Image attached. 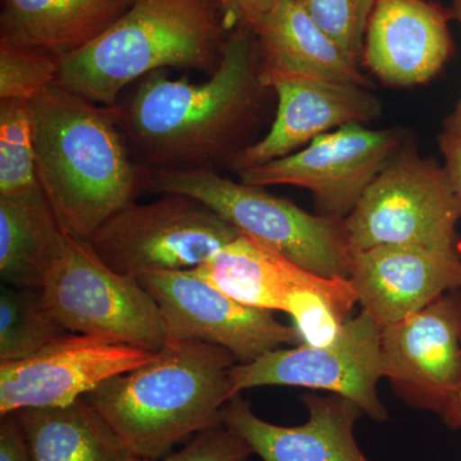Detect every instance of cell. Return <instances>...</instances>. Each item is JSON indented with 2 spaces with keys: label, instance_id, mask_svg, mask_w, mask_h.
Wrapping results in <instances>:
<instances>
[{
  "label": "cell",
  "instance_id": "obj_29",
  "mask_svg": "<svg viewBox=\"0 0 461 461\" xmlns=\"http://www.w3.org/2000/svg\"><path fill=\"white\" fill-rule=\"evenodd\" d=\"M0 461H32L23 427L14 412L0 420Z\"/></svg>",
  "mask_w": 461,
  "mask_h": 461
},
{
  "label": "cell",
  "instance_id": "obj_30",
  "mask_svg": "<svg viewBox=\"0 0 461 461\" xmlns=\"http://www.w3.org/2000/svg\"><path fill=\"white\" fill-rule=\"evenodd\" d=\"M437 142L444 158L442 166L461 202V138L444 130L437 138Z\"/></svg>",
  "mask_w": 461,
  "mask_h": 461
},
{
  "label": "cell",
  "instance_id": "obj_31",
  "mask_svg": "<svg viewBox=\"0 0 461 461\" xmlns=\"http://www.w3.org/2000/svg\"><path fill=\"white\" fill-rule=\"evenodd\" d=\"M451 14L461 27V0H451ZM446 131L455 133L461 138V96L453 113L445 120Z\"/></svg>",
  "mask_w": 461,
  "mask_h": 461
},
{
  "label": "cell",
  "instance_id": "obj_20",
  "mask_svg": "<svg viewBox=\"0 0 461 461\" xmlns=\"http://www.w3.org/2000/svg\"><path fill=\"white\" fill-rule=\"evenodd\" d=\"M251 32L262 71L371 86L359 62L330 41L297 0H286Z\"/></svg>",
  "mask_w": 461,
  "mask_h": 461
},
{
  "label": "cell",
  "instance_id": "obj_17",
  "mask_svg": "<svg viewBox=\"0 0 461 461\" xmlns=\"http://www.w3.org/2000/svg\"><path fill=\"white\" fill-rule=\"evenodd\" d=\"M451 17L430 0H377L364 42V63L390 86L429 83L453 53Z\"/></svg>",
  "mask_w": 461,
  "mask_h": 461
},
{
  "label": "cell",
  "instance_id": "obj_28",
  "mask_svg": "<svg viewBox=\"0 0 461 461\" xmlns=\"http://www.w3.org/2000/svg\"><path fill=\"white\" fill-rule=\"evenodd\" d=\"M285 2L286 0H215L230 30L238 26L253 29Z\"/></svg>",
  "mask_w": 461,
  "mask_h": 461
},
{
  "label": "cell",
  "instance_id": "obj_8",
  "mask_svg": "<svg viewBox=\"0 0 461 461\" xmlns=\"http://www.w3.org/2000/svg\"><path fill=\"white\" fill-rule=\"evenodd\" d=\"M241 233L199 200L162 194L112 214L87 240L109 268L138 280L151 272L189 271Z\"/></svg>",
  "mask_w": 461,
  "mask_h": 461
},
{
  "label": "cell",
  "instance_id": "obj_3",
  "mask_svg": "<svg viewBox=\"0 0 461 461\" xmlns=\"http://www.w3.org/2000/svg\"><path fill=\"white\" fill-rule=\"evenodd\" d=\"M235 364L221 346L168 339L150 362L109 378L84 400L135 456L160 459L189 437L222 426L224 405L235 397Z\"/></svg>",
  "mask_w": 461,
  "mask_h": 461
},
{
  "label": "cell",
  "instance_id": "obj_4",
  "mask_svg": "<svg viewBox=\"0 0 461 461\" xmlns=\"http://www.w3.org/2000/svg\"><path fill=\"white\" fill-rule=\"evenodd\" d=\"M230 30L215 0H132L84 50L58 58V86L115 107L124 87L166 68L213 75Z\"/></svg>",
  "mask_w": 461,
  "mask_h": 461
},
{
  "label": "cell",
  "instance_id": "obj_15",
  "mask_svg": "<svg viewBox=\"0 0 461 461\" xmlns=\"http://www.w3.org/2000/svg\"><path fill=\"white\" fill-rule=\"evenodd\" d=\"M262 78L277 98L275 120L260 140L230 162L235 173L290 156L339 127L371 122L382 112L377 96L357 85L280 72L262 71Z\"/></svg>",
  "mask_w": 461,
  "mask_h": 461
},
{
  "label": "cell",
  "instance_id": "obj_19",
  "mask_svg": "<svg viewBox=\"0 0 461 461\" xmlns=\"http://www.w3.org/2000/svg\"><path fill=\"white\" fill-rule=\"evenodd\" d=\"M132 0H0V42L60 58L84 50Z\"/></svg>",
  "mask_w": 461,
  "mask_h": 461
},
{
  "label": "cell",
  "instance_id": "obj_22",
  "mask_svg": "<svg viewBox=\"0 0 461 461\" xmlns=\"http://www.w3.org/2000/svg\"><path fill=\"white\" fill-rule=\"evenodd\" d=\"M66 232L41 187L0 196V276L8 286L42 288Z\"/></svg>",
  "mask_w": 461,
  "mask_h": 461
},
{
  "label": "cell",
  "instance_id": "obj_13",
  "mask_svg": "<svg viewBox=\"0 0 461 461\" xmlns=\"http://www.w3.org/2000/svg\"><path fill=\"white\" fill-rule=\"evenodd\" d=\"M154 354L113 339L68 333L25 359L0 363V417L71 405L109 378L150 362Z\"/></svg>",
  "mask_w": 461,
  "mask_h": 461
},
{
  "label": "cell",
  "instance_id": "obj_11",
  "mask_svg": "<svg viewBox=\"0 0 461 461\" xmlns=\"http://www.w3.org/2000/svg\"><path fill=\"white\" fill-rule=\"evenodd\" d=\"M400 129L348 124L318 136L302 150L236 173L251 186H295L311 191L321 214L346 218L402 147Z\"/></svg>",
  "mask_w": 461,
  "mask_h": 461
},
{
  "label": "cell",
  "instance_id": "obj_32",
  "mask_svg": "<svg viewBox=\"0 0 461 461\" xmlns=\"http://www.w3.org/2000/svg\"><path fill=\"white\" fill-rule=\"evenodd\" d=\"M445 426L453 430H461V384L455 391L450 402L441 414Z\"/></svg>",
  "mask_w": 461,
  "mask_h": 461
},
{
  "label": "cell",
  "instance_id": "obj_2",
  "mask_svg": "<svg viewBox=\"0 0 461 461\" xmlns=\"http://www.w3.org/2000/svg\"><path fill=\"white\" fill-rule=\"evenodd\" d=\"M32 109L39 185L67 235L87 241L148 191L149 171L132 157L115 107L53 85Z\"/></svg>",
  "mask_w": 461,
  "mask_h": 461
},
{
  "label": "cell",
  "instance_id": "obj_25",
  "mask_svg": "<svg viewBox=\"0 0 461 461\" xmlns=\"http://www.w3.org/2000/svg\"><path fill=\"white\" fill-rule=\"evenodd\" d=\"M377 0H297L321 32L359 62Z\"/></svg>",
  "mask_w": 461,
  "mask_h": 461
},
{
  "label": "cell",
  "instance_id": "obj_21",
  "mask_svg": "<svg viewBox=\"0 0 461 461\" xmlns=\"http://www.w3.org/2000/svg\"><path fill=\"white\" fill-rule=\"evenodd\" d=\"M14 414L32 461H130L135 456L102 412L84 399Z\"/></svg>",
  "mask_w": 461,
  "mask_h": 461
},
{
  "label": "cell",
  "instance_id": "obj_6",
  "mask_svg": "<svg viewBox=\"0 0 461 461\" xmlns=\"http://www.w3.org/2000/svg\"><path fill=\"white\" fill-rule=\"evenodd\" d=\"M191 271L241 304L285 312L305 345L332 342L359 303L348 278L306 271L245 235Z\"/></svg>",
  "mask_w": 461,
  "mask_h": 461
},
{
  "label": "cell",
  "instance_id": "obj_9",
  "mask_svg": "<svg viewBox=\"0 0 461 461\" xmlns=\"http://www.w3.org/2000/svg\"><path fill=\"white\" fill-rule=\"evenodd\" d=\"M42 296L63 329L159 351L168 341L156 300L140 282L109 268L85 240L65 235Z\"/></svg>",
  "mask_w": 461,
  "mask_h": 461
},
{
  "label": "cell",
  "instance_id": "obj_14",
  "mask_svg": "<svg viewBox=\"0 0 461 461\" xmlns=\"http://www.w3.org/2000/svg\"><path fill=\"white\" fill-rule=\"evenodd\" d=\"M384 377L412 408L441 415L461 384V294L382 329Z\"/></svg>",
  "mask_w": 461,
  "mask_h": 461
},
{
  "label": "cell",
  "instance_id": "obj_27",
  "mask_svg": "<svg viewBox=\"0 0 461 461\" xmlns=\"http://www.w3.org/2000/svg\"><path fill=\"white\" fill-rule=\"evenodd\" d=\"M250 446L226 427L206 429L175 454L160 459L133 456L130 461H250Z\"/></svg>",
  "mask_w": 461,
  "mask_h": 461
},
{
  "label": "cell",
  "instance_id": "obj_7",
  "mask_svg": "<svg viewBox=\"0 0 461 461\" xmlns=\"http://www.w3.org/2000/svg\"><path fill=\"white\" fill-rule=\"evenodd\" d=\"M461 202L444 166L402 147L345 218L351 254L397 245L457 251Z\"/></svg>",
  "mask_w": 461,
  "mask_h": 461
},
{
  "label": "cell",
  "instance_id": "obj_23",
  "mask_svg": "<svg viewBox=\"0 0 461 461\" xmlns=\"http://www.w3.org/2000/svg\"><path fill=\"white\" fill-rule=\"evenodd\" d=\"M68 333L48 311L41 288H2L0 363L25 359Z\"/></svg>",
  "mask_w": 461,
  "mask_h": 461
},
{
  "label": "cell",
  "instance_id": "obj_26",
  "mask_svg": "<svg viewBox=\"0 0 461 461\" xmlns=\"http://www.w3.org/2000/svg\"><path fill=\"white\" fill-rule=\"evenodd\" d=\"M59 59L0 42V99L29 100L57 83Z\"/></svg>",
  "mask_w": 461,
  "mask_h": 461
},
{
  "label": "cell",
  "instance_id": "obj_1",
  "mask_svg": "<svg viewBox=\"0 0 461 461\" xmlns=\"http://www.w3.org/2000/svg\"><path fill=\"white\" fill-rule=\"evenodd\" d=\"M269 93L256 35L238 26L227 36L220 67L204 83L153 72L115 109L132 157L148 171L229 168L257 141L253 135Z\"/></svg>",
  "mask_w": 461,
  "mask_h": 461
},
{
  "label": "cell",
  "instance_id": "obj_18",
  "mask_svg": "<svg viewBox=\"0 0 461 461\" xmlns=\"http://www.w3.org/2000/svg\"><path fill=\"white\" fill-rule=\"evenodd\" d=\"M302 402L308 421L285 427L258 417L250 403L236 395L224 405L222 424L263 461H371L355 438V424L364 414L357 403L335 393H305Z\"/></svg>",
  "mask_w": 461,
  "mask_h": 461
},
{
  "label": "cell",
  "instance_id": "obj_5",
  "mask_svg": "<svg viewBox=\"0 0 461 461\" xmlns=\"http://www.w3.org/2000/svg\"><path fill=\"white\" fill-rule=\"evenodd\" d=\"M148 191L202 202L241 235L329 278L350 277L353 254L345 218L312 214L260 186L223 177L213 168L149 171Z\"/></svg>",
  "mask_w": 461,
  "mask_h": 461
},
{
  "label": "cell",
  "instance_id": "obj_24",
  "mask_svg": "<svg viewBox=\"0 0 461 461\" xmlns=\"http://www.w3.org/2000/svg\"><path fill=\"white\" fill-rule=\"evenodd\" d=\"M39 187L32 102L0 99V196Z\"/></svg>",
  "mask_w": 461,
  "mask_h": 461
},
{
  "label": "cell",
  "instance_id": "obj_10",
  "mask_svg": "<svg viewBox=\"0 0 461 461\" xmlns=\"http://www.w3.org/2000/svg\"><path fill=\"white\" fill-rule=\"evenodd\" d=\"M381 336L382 327L362 309L329 345L281 348L254 362L235 364L230 372L233 393L262 386L329 391L357 403L372 420L387 421L378 396V382L384 377Z\"/></svg>",
  "mask_w": 461,
  "mask_h": 461
},
{
  "label": "cell",
  "instance_id": "obj_16",
  "mask_svg": "<svg viewBox=\"0 0 461 461\" xmlns=\"http://www.w3.org/2000/svg\"><path fill=\"white\" fill-rule=\"evenodd\" d=\"M363 311L390 326L461 288L459 251L384 245L354 254L350 277Z\"/></svg>",
  "mask_w": 461,
  "mask_h": 461
},
{
  "label": "cell",
  "instance_id": "obj_12",
  "mask_svg": "<svg viewBox=\"0 0 461 461\" xmlns=\"http://www.w3.org/2000/svg\"><path fill=\"white\" fill-rule=\"evenodd\" d=\"M156 300L168 339L221 346L239 364L254 362L282 346L302 345L295 327L272 312L241 304L189 271L151 272L139 278Z\"/></svg>",
  "mask_w": 461,
  "mask_h": 461
}]
</instances>
